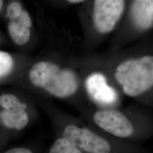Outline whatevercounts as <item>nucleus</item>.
<instances>
[{
	"label": "nucleus",
	"mask_w": 153,
	"mask_h": 153,
	"mask_svg": "<svg viewBox=\"0 0 153 153\" xmlns=\"http://www.w3.org/2000/svg\"><path fill=\"white\" fill-rule=\"evenodd\" d=\"M68 2L71 4H79V3L83 2L84 1H83V0H69Z\"/></svg>",
	"instance_id": "14"
},
{
	"label": "nucleus",
	"mask_w": 153,
	"mask_h": 153,
	"mask_svg": "<svg viewBox=\"0 0 153 153\" xmlns=\"http://www.w3.org/2000/svg\"><path fill=\"white\" fill-rule=\"evenodd\" d=\"M121 0H96L94 1V21L99 32L109 33L114 27L124 10Z\"/></svg>",
	"instance_id": "5"
},
{
	"label": "nucleus",
	"mask_w": 153,
	"mask_h": 153,
	"mask_svg": "<svg viewBox=\"0 0 153 153\" xmlns=\"http://www.w3.org/2000/svg\"><path fill=\"white\" fill-rule=\"evenodd\" d=\"M2 153H33L31 150L25 147H14L6 150Z\"/></svg>",
	"instance_id": "13"
},
{
	"label": "nucleus",
	"mask_w": 153,
	"mask_h": 153,
	"mask_svg": "<svg viewBox=\"0 0 153 153\" xmlns=\"http://www.w3.org/2000/svg\"><path fill=\"white\" fill-rule=\"evenodd\" d=\"M0 121L6 129L21 131L27 126V105L15 95L5 94L0 96Z\"/></svg>",
	"instance_id": "3"
},
{
	"label": "nucleus",
	"mask_w": 153,
	"mask_h": 153,
	"mask_svg": "<svg viewBox=\"0 0 153 153\" xmlns=\"http://www.w3.org/2000/svg\"><path fill=\"white\" fill-rule=\"evenodd\" d=\"M14 66V61L8 53L0 51V78L8 74Z\"/></svg>",
	"instance_id": "11"
},
{
	"label": "nucleus",
	"mask_w": 153,
	"mask_h": 153,
	"mask_svg": "<svg viewBox=\"0 0 153 153\" xmlns=\"http://www.w3.org/2000/svg\"><path fill=\"white\" fill-rule=\"evenodd\" d=\"M116 78L123 86L126 94L136 97L146 91L153 85V57L146 56L132 60L124 73L116 72Z\"/></svg>",
	"instance_id": "2"
},
{
	"label": "nucleus",
	"mask_w": 153,
	"mask_h": 153,
	"mask_svg": "<svg viewBox=\"0 0 153 153\" xmlns=\"http://www.w3.org/2000/svg\"><path fill=\"white\" fill-rule=\"evenodd\" d=\"M64 138L76 148L90 153H109V143L90 130L68 126L63 132Z\"/></svg>",
	"instance_id": "4"
},
{
	"label": "nucleus",
	"mask_w": 153,
	"mask_h": 153,
	"mask_svg": "<svg viewBox=\"0 0 153 153\" xmlns=\"http://www.w3.org/2000/svg\"><path fill=\"white\" fill-rule=\"evenodd\" d=\"M32 21L28 13L23 10L18 18L11 20L8 25L9 35L16 44L22 45L27 43L30 38V28Z\"/></svg>",
	"instance_id": "8"
},
{
	"label": "nucleus",
	"mask_w": 153,
	"mask_h": 153,
	"mask_svg": "<svg viewBox=\"0 0 153 153\" xmlns=\"http://www.w3.org/2000/svg\"><path fill=\"white\" fill-rule=\"evenodd\" d=\"M29 78L34 86L43 88L59 98L69 97L78 88V81L73 71L61 70L59 66L47 61H40L33 65Z\"/></svg>",
	"instance_id": "1"
},
{
	"label": "nucleus",
	"mask_w": 153,
	"mask_h": 153,
	"mask_svg": "<svg viewBox=\"0 0 153 153\" xmlns=\"http://www.w3.org/2000/svg\"><path fill=\"white\" fill-rule=\"evenodd\" d=\"M95 122L100 128L116 136L126 137L133 132L131 123L120 112L116 110L98 111L94 115Z\"/></svg>",
	"instance_id": "6"
},
{
	"label": "nucleus",
	"mask_w": 153,
	"mask_h": 153,
	"mask_svg": "<svg viewBox=\"0 0 153 153\" xmlns=\"http://www.w3.org/2000/svg\"><path fill=\"white\" fill-rule=\"evenodd\" d=\"M133 21L138 27L147 29L153 25V1L152 0L135 1L131 7Z\"/></svg>",
	"instance_id": "9"
},
{
	"label": "nucleus",
	"mask_w": 153,
	"mask_h": 153,
	"mask_svg": "<svg viewBox=\"0 0 153 153\" xmlns=\"http://www.w3.org/2000/svg\"><path fill=\"white\" fill-rule=\"evenodd\" d=\"M88 92L96 102L103 104H111L117 99L115 90L109 86L105 78L101 74H94L86 81Z\"/></svg>",
	"instance_id": "7"
},
{
	"label": "nucleus",
	"mask_w": 153,
	"mask_h": 153,
	"mask_svg": "<svg viewBox=\"0 0 153 153\" xmlns=\"http://www.w3.org/2000/svg\"><path fill=\"white\" fill-rule=\"evenodd\" d=\"M49 153H82L78 149L64 138H61L55 141Z\"/></svg>",
	"instance_id": "10"
},
{
	"label": "nucleus",
	"mask_w": 153,
	"mask_h": 153,
	"mask_svg": "<svg viewBox=\"0 0 153 153\" xmlns=\"http://www.w3.org/2000/svg\"><path fill=\"white\" fill-rule=\"evenodd\" d=\"M4 143H5V138H2L0 136V151H1V149L2 145L4 144Z\"/></svg>",
	"instance_id": "15"
},
{
	"label": "nucleus",
	"mask_w": 153,
	"mask_h": 153,
	"mask_svg": "<svg viewBox=\"0 0 153 153\" xmlns=\"http://www.w3.org/2000/svg\"><path fill=\"white\" fill-rule=\"evenodd\" d=\"M2 5H3V1L0 0V10H1V9H2Z\"/></svg>",
	"instance_id": "16"
},
{
	"label": "nucleus",
	"mask_w": 153,
	"mask_h": 153,
	"mask_svg": "<svg viewBox=\"0 0 153 153\" xmlns=\"http://www.w3.org/2000/svg\"><path fill=\"white\" fill-rule=\"evenodd\" d=\"M22 5L18 2H13L9 4L6 10V17L11 20L18 18L23 11Z\"/></svg>",
	"instance_id": "12"
}]
</instances>
